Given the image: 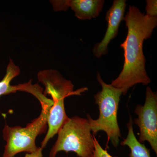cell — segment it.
Instances as JSON below:
<instances>
[{"label":"cell","mask_w":157,"mask_h":157,"mask_svg":"<svg viewBox=\"0 0 157 157\" xmlns=\"http://www.w3.org/2000/svg\"><path fill=\"white\" fill-rule=\"evenodd\" d=\"M124 20L128 28V34L125 40L120 45L124 52L123 67L110 84L121 90L122 94L125 95L135 85H148L151 81L145 69L146 59L143 45L144 40L151 36L156 27L157 17H149L141 13L137 7L130 6Z\"/></svg>","instance_id":"6da1fadb"},{"label":"cell","mask_w":157,"mask_h":157,"mask_svg":"<svg viewBox=\"0 0 157 157\" xmlns=\"http://www.w3.org/2000/svg\"><path fill=\"white\" fill-rule=\"evenodd\" d=\"M38 79L45 86V94L49 95L53 101L48 121V130L41 144L45 148L48 141L56 134L68 119L64 106L65 99L72 95H78L86 89L74 92L72 82L64 78L56 70H44L38 74Z\"/></svg>","instance_id":"7a4b0ae2"},{"label":"cell","mask_w":157,"mask_h":157,"mask_svg":"<svg viewBox=\"0 0 157 157\" xmlns=\"http://www.w3.org/2000/svg\"><path fill=\"white\" fill-rule=\"evenodd\" d=\"M97 78L102 87V90L94 96L99 107V116L94 120L88 114L87 119L94 135L100 131L105 132L108 141L116 147L119 143L120 137H121L118 124L117 112L122 92L111 84L105 83L98 72Z\"/></svg>","instance_id":"3957f363"},{"label":"cell","mask_w":157,"mask_h":157,"mask_svg":"<svg viewBox=\"0 0 157 157\" xmlns=\"http://www.w3.org/2000/svg\"><path fill=\"white\" fill-rule=\"evenodd\" d=\"M42 111L39 117L26 127H11L5 125L3 136L6 142L3 157H14L21 152L32 153L38 147L36 144L38 135L45 133L49 112L52 104H41Z\"/></svg>","instance_id":"277c9868"},{"label":"cell","mask_w":157,"mask_h":157,"mask_svg":"<svg viewBox=\"0 0 157 157\" xmlns=\"http://www.w3.org/2000/svg\"><path fill=\"white\" fill-rule=\"evenodd\" d=\"M58 135L49 157H56L58 153L61 151H73L78 157H87L94 151V136L87 119L78 116L68 118Z\"/></svg>","instance_id":"5b68a950"},{"label":"cell","mask_w":157,"mask_h":157,"mask_svg":"<svg viewBox=\"0 0 157 157\" xmlns=\"http://www.w3.org/2000/svg\"><path fill=\"white\" fill-rule=\"evenodd\" d=\"M135 112L137 118L134 122L140 129L138 141H147L157 154V95L149 86L146 88L144 105H137Z\"/></svg>","instance_id":"8992f818"},{"label":"cell","mask_w":157,"mask_h":157,"mask_svg":"<svg viewBox=\"0 0 157 157\" xmlns=\"http://www.w3.org/2000/svg\"><path fill=\"white\" fill-rule=\"evenodd\" d=\"M126 6L125 0H114L107 11L105 19L107 28L105 36L102 41L96 44L93 48V53L96 58H100L108 53V45L117 36L120 25L124 17Z\"/></svg>","instance_id":"52a82bcc"},{"label":"cell","mask_w":157,"mask_h":157,"mask_svg":"<svg viewBox=\"0 0 157 157\" xmlns=\"http://www.w3.org/2000/svg\"><path fill=\"white\" fill-rule=\"evenodd\" d=\"M20 73V69L12 59H10L6 68V75L0 81V97L4 95L15 93L17 91L27 92L36 97L40 103L46 102L48 98L42 92V88L37 84L30 82L17 86L11 85V81Z\"/></svg>","instance_id":"ba28073f"},{"label":"cell","mask_w":157,"mask_h":157,"mask_svg":"<svg viewBox=\"0 0 157 157\" xmlns=\"http://www.w3.org/2000/svg\"><path fill=\"white\" fill-rule=\"evenodd\" d=\"M69 8L80 20H90L98 17L104 8V0H68Z\"/></svg>","instance_id":"9c48e42d"},{"label":"cell","mask_w":157,"mask_h":157,"mask_svg":"<svg viewBox=\"0 0 157 157\" xmlns=\"http://www.w3.org/2000/svg\"><path fill=\"white\" fill-rule=\"evenodd\" d=\"M128 134L126 138L121 143L122 146H128L131 150L130 157H151L150 150L144 144L140 143L136 137L133 127V121L130 117V121L127 124Z\"/></svg>","instance_id":"30bf717a"},{"label":"cell","mask_w":157,"mask_h":157,"mask_svg":"<svg viewBox=\"0 0 157 157\" xmlns=\"http://www.w3.org/2000/svg\"><path fill=\"white\" fill-rule=\"evenodd\" d=\"M94 149L92 153L87 157H113L109 155L106 150L102 148L94 136Z\"/></svg>","instance_id":"8fae6325"},{"label":"cell","mask_w":157,"mask_h":157,"mask_svg":"<svg viewBox=\"0 0 157 157\" xmlns=\"http://www.w3.org/2000/svg\"><path fill=\"white\" fill-rule=\"evenodd\" d=\"M146 6V14L145 15L149 17H157V0H147Z\"/></svg>","instance_id":"7c38bea8"},{"label":"cell","mask_w":157,"mask_h":157,"mask_svg":"<svg viewBox=\"0 0 157 157\" xmlns=\"http://www.w3.org/2000/svg\"><path fill=\"white\" fill-rule=\"evenodd\" d=\"M54 10L56 11H66L69 8L68 6V0L66 1H51Z\"/></svg>","instance_id":"4fadbf2b"},{"label":"cell","mask_w":157,"mask_h":157,"mask_svg":"<svg viewBox=\"0 0 157 157\" xmlns=\"http://www.w3.org/2000/svg\"><path fill=\"white\" fill-rule=\"evenodd\" d=\"M43 149L41 147H38L36 151L32 153H26L24 157H43L42 151Z\"/></svg>","instance_id":"5bb4252c"}]
</instances>
